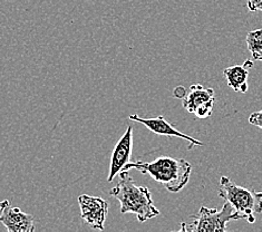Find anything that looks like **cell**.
<instances>
[{"mask_svg": "<svg viewBox=\"0 0 262 232\" xmlns=\"http://www.w3.org/2000/svg\"><path fill=\"white\" fill-rule=\"evenodd\" d=\"M247 6L250 11L262 12V0H247Z\"/></svg>", "mask_w": 262, "mask_h": 232, "instance_id": "obj_14", "label": "cell"}, {"mask_svg": "<svg viewBox=\"0 0 262 232\" xmlns=\"http://www.w3.org/2000/svg\"><path fill=\"white\" fill-rule=\"evenodd\" d=\"M132 168L151 175L152 179L173 193L180 192L189 183L192 173V166L188 161L170 156H160L152 162H129L123 171H129Z\"/></svg>", "mask_w": 262, "mask_h": 232, "instance_id": "obj_1", "label": "cell"}, {"mask_svg": "<svg viewBox=\"0 0 262 232\" xmlns=\"http://www.w3.org/2000/svg\"><path fill=\"white\" fill-rule=\"evenodd\" d=\"M133 149V128L129 126L126 129L125 133L116 143L111 155L110 172L107 182H112L117 174H120L126 164L130 162V155H132Z\"/></svg>", "mask_w": 262, "mask_h": 232, "instance_id": "obj_7", "label": "cell"}, {"mask_svg": "<svg viewBox=\"0 0 262 232\" xmlns=\"http://www.w3.org/2000/svg\"><path fill=\"white\" fill-rule=\"evenodd\" d=\"M214 99V90L213 89H204L202 85L195 84L192 85L190 92L186 94L183 98V108L194 114L195 110L202 104L213 101Z\"/></svg>", "mask_w": 262, "mask_h": 232, "instance_id": "obj_10", "label": "cell"}, {"mask_svg": "<svg viewBox=\"0 0 262 232\" xmlns=\"http://www.w3.org/2000/svg\"><path fill=\"white\" fill-rule=\"evenodd\" d=\"M174 95H176V97H178V98L183 99L186 95V92H185L184 87L183 86H178L176 91H174Z\"/></svg>", "mask_w": 262, "mask_h": 232, "instance_id": "obj_15", "label": "cell"}, {"mask_svg": "<svg viewBox=\"0 0 262 232\" xmlns=\"http://www.w3.org/2000/svg\"><path fill=\"white\" fill-rule=\"evenodd\" d=\"M219 183L217 193L220 198L232 205V208L249 223H254L255 215L262 212V192L236 185L228 177H221Z\"/></svg>", "mask_w": 262, "mask_h": 232, "instance_id": "obj_3", "label": "cell"}, {"mask_svg": "<svg viewBox=\"0 0 262 232\" xmlns=\"http://www.w3.org/2000/svg\"><path fill=\"white\" fill-rule=\"evenodd\" d=\"M249 123L254 126L262 129V110L259 112H254L249 117Z\"/></svg>", "mask_w": 262, "mask_h": 232, "instance_id": "obj_13", "label": "cell"}, {"mask_svg": "<svg viewBox=\"0 0 262 232\" xmlns=\"http://www.w3.org/2000/svg\"><path fill=\"white\" fill-rule=\"evenodd\" d=\"M246 43L252 60H262V29L250 31L246 37Z\"/></svg>", "mask_w": 262, "mask_h": 232, "instance_id": "obj_11", "label": "cell"}, {"mask_svg": "<svg viewBox=\"0 0 262 232\" xmlns=\"http://www.w3.org/2000/svg\"><path fill=\"white\" fill-rule=\"evenodd\" d=\"M129 120L143 124L145 128H147L149 131L153 132L154 134L176 136V137H180V139L188 141L190 143L189 150H191L193 146H195V145H203L204 144L201 141L193 139V137H191L190 135L184 134V133H182V132L177 130L172 124H170L165 120L164 116H162V115H160L158 117H154V118H143L137 114H132V115H129Z\"/></svg>", "mask_w": 262, "mask_h": 232, "instance_id": "obj_8", "label": "cell"}, {"mask_svg": "<svg viewBox=\"0 0 262 232\" xmlns=\"http://www.w3.org/2000/svg\"><path fill=\"white\" fill-rule=\"evenodd\" d=\"M0 223L8 232H33L35 219L20 208H11L8 200L0 202Z\"/></svg>", "mask_w": 262, "mask_h": 232, "instance_id": "obj_6", "label": "cell"}, {"mask_svg": "<svg viewBox=\"0 0 262 232\" xmlns=\"http://www.w3.org/2000/svg\"><path fill=\"white\" fill-rule=\"evenodd\" d=\"M240 219L243 217L226 201L221 210L201 206L196 215L192 217L191 222L181 223L180 230L185 232H224L227 231L230 221Z\"/></svg>", "mask_w": 262, "mask_h": 232, "instance_id": "obj_4", "label": "cell"}, {"mask_svg": "<svg viewBox=\"0 0 262 232\" xmlns=\"http://www.w3.org/2000/svg\"><path fill=\"white\" fill-rule=\"evenodd\" d=\"M253 68V60L248 59L242 65L230 66L223 71V76L227 80L228 86L235 92L247 93L248 85V76L249 72Z\"/></svg>", "mask_w": 262, "mask_h": 232, "instance_id": "obj_9", "label": "cell"}, {"mask_svg": "<svg viewBox=\"0 0 262 232\" xmlns=\"http://www.w3.org/2000/svg\"><path fill=\"white\" fill-rule=\"evenodd\" d=\"M82 217L87 225L93 230H104V224L108 213V202L99 197L82 194L78 197Z\"/></svg>", "mask_w": 262, "mask_h": 232, "instance_id": "obj_5", "label": "cell"}, {"mask_svg": "<svg viewBox=\"0 0 262 232\" xmlns=\"http://www.w3.org/2000/svg\"><path fill=\"white\" fill-rule=\"evenodd\" d=\"M110 194L121 203V213H133L140 222H145L160 215L155 208L152 193L146 186H137L128 171H122L116 186Z\"/></svg>", "mask_w": 262, "mask_h": 232, "instance_id": "obj_2", "label": "cell"}, {"mask_svg": "<svg viewBox=\"0 0 262 232\" xmlns=\"http://www.w3.org/2000/svg\"><path fill=\"white\" fill-rule=\"evenodd\" d=\"M214 101H210L202 104L201 106H199V108L195 110L194 114L199 117V118H207L209 116H211L212 112H213V105H214Z\"/></svg>", "mask_w": 262, "mask_h": 232, "instance_id": "obj_12", "label": "cell"}]
</instances>
